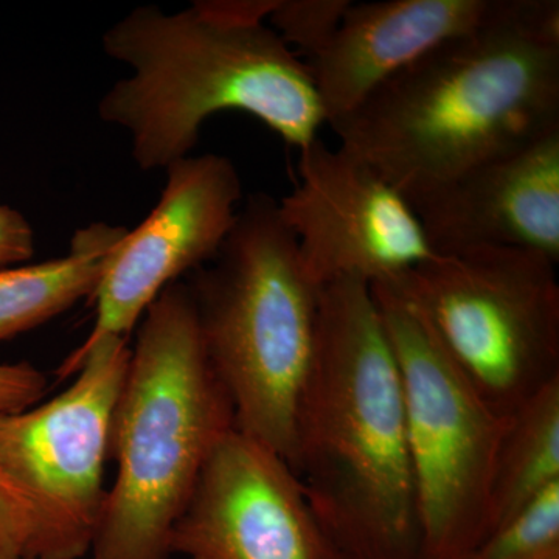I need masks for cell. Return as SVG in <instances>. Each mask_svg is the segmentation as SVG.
<instances>
[{"instance_id": "6da1fadb", "label": "cell", "mask_w": 559, "mask_h": 559, "mask_svg": "<svg viewBox=\"0 0 559 559\" xmlns=\"http://www.w3.org/2000/svg\"><path fill=\"white\" fill-rule=\"evenodd\" d=\"M330 127L417 212L466 173L559 130L558 0H502L495 20Z\"/></svg>"}, {"instance_id": "7a4b0ae2", "label": "cell", "mask_w": 559, "mask_h": 559, "mask_svg": "<svg viewBox=\"0 0 559 559\" xmlns=\"http://www.w3.org/2000/svg\"><path fill=\"white\" fill-rule=\"evenodd\" d=\"M290 469L337 559H421L399 360L370 285L320 288Z\"/></svg>"}, {"instance_id": "3957f363", "label": "cell", "mask_w": 559, "mask_h": 559, "mask_svg": "<svg viewBox=\"0 0 559 559\" xmlns=\"http://www.w3.org/2000/svg\"><path fill=\"white\" fill-rule=\"evenodd\" d=\"M277 0H200L179 13L138 7L103 35L132 69L98 103L131 132L140 170L189 156L213 114L240 110L304 150L326 123L307 62L264 25Z\"/></svg>"}, {"instance_id": "277c9868", "label": "cell", "mask_w": 559, "mask_h": 559, "mask_svg": "<svg viewBox=\"0 0 559 559\" xmlns=\"http://www.w3.org/2000/svg\"><path fill=\"white\" fill-rule=\"evenodd\" d=\"M131 349L110 428L119 473L87 559H171L173 528L210 452L235 428L187 283L150 305Z\"/></svg>"}, {"instance_id": "5b68a950", "label": "cell", "mask_w": 559, "mask_h": 559, "mask_svg": "<svg viewBox=\"0 0 559 559\" xmlns=\"http://www.w3.org/2000/svg\"><path fill=\"white\" fill-rule=\"evenodd\" d=\"M210 263L191 271L187 285L235 429L289 465L297 406L318 347L320 288L266 194L248 198Z\"/></svg>"}, {"instance_id": "8992f818", "label": "cell", "mask_w": 559, "mask_h": 559, "mask_svg": "<svg viewBox=\"0 0 559 559\" xmlns=\"http://www.w3.org/2000/svg\"><path fill=\"white\" fill-rule=\"evenodd\" d=\"M385 286L425 318L500 417L559 380V283L546 257L480 246L436 255Z\"/></svg>"}, {"instance_id": "52a82bcc", "label": "cell", "mask_w": 559, "mask_h": 559, "mask_svg": "<svg viewBox=\"0 0 559 559\" xmlns=\"http://www.w3.org/2000/svg\"><path fill=\"white\" fill-rule=\"evenodd\" d=\"M399 360L421 559H469L488 533V498L506 419L481 399L428 322L371 285Z\"/></svg>"}, {"instance_id": "ba28073f", "label": "cell", "mask_w": 559, "mask_h": 559, "mask_svg": "<svg viewBox=\"0 0 559 559\" xmlns=\"http://www.w3.org/2000/svg\"><path fill=\"white\" fill-rule=\"evenodd\" d=\"M132 349L127 337H106L70 353L57 371L75 377L49 403L0 417V471L27 503V559H81L97 535L108 491L105 465L110 428Z\"/></svg>"}, {"instance_id": "9c48e42d", "label": "cell", "mask_w": 559, "mask_h": 559, "mask_svg": "<svg viewBox=\"0 0 559 559\" xmlns=\"http://www.w3.org/2000/svg\"><path fill=\"white\" fill-rule=\"evenodd\" d=\"M277 205L319 288L341 278L388 285L436 257L409 201L366 162L320 139L300 150L299 182Z\"/></svg>"}, {"instance_id": "30bf717a", "label": "cell", "mask_w": 559, "mask_h": 559, "mask_svg": "<svg viewBox=\"0 0 559 559\" xmlns=\"http://www.w3.org/2000/svg\"><path fill=\"white\" fill-rule=\"evenodd\" d=\"M242 183L227 157H183L146 219L128 230L92 296L95 323L83 353L106 337H127L162 290L215 260L237 221Z\"/></svg>"}, {"instance_id": "8fae6325", "label": "cell", "mask_w": 559, "mask_h": 559, "mask_svg": "<svg viewBox=\"0 0 559 559\" xmlns=\"http://www.w3.org/2000/svg\"><path fill=\"white\" fill-rule=\"evenodd\" d=\"M190 559H337L288 462L230 429L210 452L173 528Z\"/></svg>"}, {"instance_id": "7c38bea8", "label": "cell", "mask_w": 559, "mask_h": 559, "mask_svg": "<svg viewBox=\"0 0 559 559\" xmlns=\"http://www.w3.org/2000/svg\"><path fill=\"white\" fill-rule=\"evenodd\" d=\"M436 255L480 246L559 261V130L474 168L417 210Z\"/></svg>"}, {"instance_id": "4fadbf2b", "label": "cell", "mask_w": 559, "mask_h": 559, "mask_svg": "<svg viewBox=\"0 0 559 559\" xmlns=\"http://www.w3.org/2000/svg\"><path fill=\"white\" fill-rule=\"evenodd\" d=\"M502 0L349 3L329 46L307 62L326 123L353 112L385 81L495 20Z\"/></svg>"}, {"instance_id": "5bb4252c", "label": "cell", "mask_w": 559, "mask_h": 559, "mask_svg": "<svg viewBox=\"0 0 559 559\" xmlns=\"http://www.w3.org/2000/svg\"><path fill=\"white\" fill-rule=\"evenodd\" d=\"M128 229L94 223L73 234L68 255L32 266L0 270V342L91 300Z\"/></svg>"}, {"instance_id": "9a60e30c", "label": "cell", "mask_w": 559, "mask_h": 559, "mask_svg": "<svg viewBox=\"0 0 559 559\" xmlns=\"http://www.w3.org/2000/svg\"><path fill=\"white\" fill-rule=\"evenodd\" d=\"M555 481H559V380L506 419L489 485L487 536Z\"/></svg>"}, {"instance_id": "2e32d148", "label": "cell", "mask_w": 559, "mask_h": 559, "mask_svg": "<svg viewBox=\"0 0 559 559\" xmlns=\"http://www.w3.org/2000/svg\"><path fill=\"white\" fill-rule=\"evenodd\" d=\"M559 557V481L540 491L489 533L469 559Z\"/></svg>"}, {"instance_id": "e0dca14e", "label": "cell", "mask_w": 559, "mask_h": 559, "mask_svg": "<svg viewBox=\"0 0 559 559\" xmlns=\"http://www.w3.org/2000/svg\"><path fill=\"white\" fill-rule=\"evenodd\" d=\"M349 3V0H277L267 21L283 43L308 62L329 46Z\"/></svg>"}, {"instance_id": "ac0fdd59", "label": "cell", "mask_w": 559, "mask_h": 559, "mask_svg": "<svg viewBox=\"0 0 559 559\" xmlns=\"http://www.w3.org/2000/svg\"><path fill=\"white\" fill-rule=\"evenodd\" d=\"M32 518L27 503L0 471V559H27Z\"/></svg>"}, {"instance_id": "d6986e66", "label": "cell", "mask_w": 559, "mask_h": 559, "mask_svg": "<svg viewBox=\"0 0 559 559\" xmlns=\"http://www.w3.org/2000/svg\"><path fill=\"white\" fill-rule=\"evenodd\" d=\"M46 390V374L32 364H0V417L32 409Z\"/></svg>"}, {"instance_id": "ffe728a7", "label": "cell", "mask_w": 559, "mask_h": 559, "mask_svg": "<svg viewBox=\"0 0 559 559\" xmlns=\"http://www.w3.org/2000/svg\"><path fill=\"white\" fill-rule=\"evenodd\" d=\"M35 253V234L28 219L9 205H0V270L24 263Z\"/></svg>"}, {"instance_id": "44dd1931", "label": "cell", "mask_w": 559, "mask_h": 559, "mask_svg": "<svg viewBox=\"0 0 559 559\" xmlns=\"http://www.w3.org/2000/svg\"><path fill=\"white\" fill-rule=\"evenodd\" d=\"M551 559H559V557H557V558H551Z\"/></svg>"}]
</instances>
